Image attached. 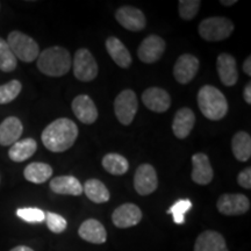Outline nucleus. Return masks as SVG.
<instances>
[{
	"instance_id": "f257e3e1",
	"label": "nucleus",
	"mask_w": 251,
	"mask_h": 251,
	"mask_svg": "<svg viewBox=\"0 0 251 251\" xmlns=\"http://www.w3.org/2000/svg\"><path fill=\"white\" fill-rule=\"evenodd\" d=\"M78 136L77 125L70 119L61 118L48 125L41 139L45 147L52 152H63L70 149Z\"/></svg>"
},
{
	"instance_id": "f03ea898",
	"label": "nucleus",
	"mask_w": 251,
	"mask_h": 251,
	"mask_svg": "<svg viewBox=\"0 0 251 251\" xmlns=\"http://www.w3.org/2000/svg\"><path fill=\"white\" fill-rule=\"evenodd\" d=\"M70 52L62 47H50L43 50L37 57L39 70L50 77L64 76L70 70Z\"/></svg>"
},
{
	"instance_id": "7ed1b4c3",
	"label": "nucleus",
	"mask_w": 251,
	"mask_h": 251,
	"mask_svg": "<svg viewBox=\"0 0 251 251\" xmlns=\"http://www.w3.org/2000/svg\"><path fill=\"white\" fill-rule=\"evenodd\" d=\"M198 105L202 114L212 121L221 120L228 112V102L224 93L212 85H205L199 90Z\"/></svg>"
},
{
	"instance_id": "20e7f679",
	"label": "nucleus",
	"mask_w": 251,
	"mask_h": 251,
	"mask_svg": "<svg viewBox=\"0 0 251 251\" xmlns=\"http://www.w3.org/2000/svg\"><path fill=\"white\" fill-rule=\"evenodd\" d=\"M9 48L13 52L17 59L30 63L39 57L40 48L35 40L30 36L21 33L19 30H13L8 34L7 41Z\"/></svg>"
},
{
	"instance_id": "39448f33",
	"label": "nucleus",
	"mask_w": 251,
	"mask_h": 251,
	"mask_svg": "<svg viewBox=\"0 0 251 251\" xmlns=\"http://www.w3.org/2000/svg\"><path fill=\"white\" fill-rule=\"evenodd\" d=\"M234 31V24L227 18L212 17L202 20L199 25V34L208 42H219L228 39Z\"/></svg>"
},
{
	"instance_id": "423d86ee",
	"label": "nucleus",
	"mask_w": 251,
	"mask_h": 251,
	"mask_svg": "<svg viewBox=\"0 0 251 251\" xmlns=\"http://www.w3.org/2000/svg\"><path fill=\"white\" fill-rule=\"evenodd\" d=\"M137 97L134 91L124 90L114 100V113L120 124L128 126L134 120L137 112Z\"/></svg>"
},
{
	"instance_id": "0eeeda50",
	"label": "nucleus",
	"mask_w": 251,
	"mask_h": 251,
	"mask_svg": "<svg viewBox=\"0 0 251 251\" xmlns=\"http://www.w3.org/2000/svg\"><path fill=\"white\" fill-rule=\"evenodd\" d=\"M74 74L80 81H91L98 76V64L89 49L81 48L76 51L74 58Z\"/></svg>"
},
{
	"instance_id": "6e6552de",
	"label": "nucleus",
	"mask_w": 251,
	"mask_h": 251,
	"mask_svg": "<svg viewBox=\"0 0 251 251\" xmlns=\"http://www.w3.org/2000/svg\"><path fill=\"white\" fill-rule=\"evenodd\" d=\"M158 186V179L153 166L150 164H142L137 168L134 177L135 191L140 196H149L155 192Z\"/></svg>"
},
{
	"instance_id": "1a4fd4ad",
	"label": "nucleus",
	"mask_w": 251,
	"mask_h": 251,
	"mask_svg": "<svg viewBox=\"0 0 251 251\" xmlns=\"http://www.w3.org/2000/svg\"><path fill=\"white\" fill-rule=\"evenodd\" d=\"M216 207L225 215H242L250 209V201L244 194H224L219 198Z\"/></svg>"
},
{
	"instance_id": "9d476101",
	"label": "nucleus",
	"mask_w": 251,
	"mask_h": 251,
	"mask_svg": "<svg viewBox=\"0 0 251 251\" xmlns=\"http://www.w3.org/2000/svg\"><path fill=\"white\" fill-rule=\"evenodd\" d=\"M165 41L158 35H149L146 37L139 47L137 55L141 62L152 64L159 61L164 54Z\"/></svg>"
},
{
	"instance_id": "9b49d317",
	"label": "nucleus",
	"mask_w": 251,
	"mask_h": 251,
	"mask_svg": "<svg viewBox=\"0 0 251 251\" xmlns=\"http://www.w3.org/2000/svg\"><path fill=\"white\" fill-rule=\"evenodd\" d=\"M115 19L122 27L130 31H140L146 27V17L141 9L133 6H122L115 12Z\"/></svg>"
},
{
	"instance_id": "f8f14e48",
	"label": "nucleus",
	"mask_w": 251,
	"mask_h": 251,
	"mask_svg": "<svg viewBox=\"0 0 251 251\" xmlns=\"http://www.w3.org/2000/svg\"><path fill=\"white\" fill-rule=\"evenodd\" d=\"M142 220V212L140 207L134 203H124L119 206L112 215V221L118 228L134 227Z\"/></svg>"
},
{
	"instance_id": "ddd939ff",
	"label": "nucleus",
	"mask_w": 251,
	"mask_h": 251,
	"mask_svg": "<svg viewBox=\"0 0 251 251\" xmlns=\"http://www.w3.org/2000/svg\"><path fill=\"white\" fill-rule=\"evenodd\" d=\"M199 70V59L191 54H184L176 62L174 76L179 84H187L196 77Z\"/></svg>"
},
{
	"instance_id": "4468645a",
	"label": "nucleus",
	"mask_w": 251,
	"mask_h": 251,
	"mask_svg": "<svg viewBox=\"0 0 251 251\" xmlns=\"http://www.w3.org/2000/svg\"><path fill=\"white\" fill-rule=\"evenodd\" d=\"M142 101L146 107L156 113L166 112L171 106L170 94L159 87H149L142 93Z\"/></svg>"
},
{
	"instance_id": "2eb2a0df",
	"label": "nucleus",
	"mask_w": 251,
	"mask_h": 251,
	"mask_svg": "<svg viewBox=\"0 0 251 251\" xmlns=\"http://www.w3.org/2000/svg\"><path fill=\"white\" fill-rule=\"evenodd\" d=\"M72 111L78 120L85 125L93 124L98 119V109L94 105L93 100L86 94H80L74 99Z\"/></svg>"
},
{
	"instance_id": "dca6fc26",
	"label": "nucleus",
	"mask_w": 251,
	"mask_h": 251,
	"mask_svg": "<svg viewBox=\"0 0 251 251\" xmlns=\"http://www.w3.org/2000/svg\"><path fill=\"white\" fill-rule=\"evenodd\" d=\"M216 68H218L220 80L225 86H234L237 83L238 72L236 61L233 56L227 52L220 54L216 61Z\"/></svg>"
},
{
	"instance_id": "f3484780",
	"label": "nucleus",
	"mask_w": 251,
	"mask_h": 251,
	"mask_svg": "<svg viewBox=\"0 0 251 251\" xmlns=\"http://www.w3.org/2000/svg\"><path fill=\"white\" fill-rule=\"evenodd\" d=\"M192 180L198 185H208L213 180L212 165L205 153L198 152L192 157Z\"/></svg>"
},
{
	"instance_id": "a211bd4d",
	"label": "nucleus",
	"mask_w": 251,
	"mask_h": 251,
	"mask_svg": "<svg viewBox=\"0 0 251 251\" xmlns=\"http://www.w3.org/2000/svg\"><path fill=\"white\" fill-rule=\"evenodd\" d=\"M194 251H229L225 237L218 231L206 230L198 236Z\"/></svg>"
},
{
	"instance_id": "6ab92c4d",
	"label": "nucleus",
	"mask_w": 251,
	"mask_h": 251,
	"mask_svg": "<svg viewBox=\"0 0 251 251\" xmlns=\"http://www.w3.org/2000/svg\"><path fill=\"white\" fill-rule=\"evenodd\" d=\"M196 124V115L192 109L184 107L176 113L174 122H172V130L176 137L183 140L190 135Z\"/></svg>"
},
{
	"instance_id": "aec40b11",
	"label": "nucleus",
	"mask_w": 251,
	"mask_h": 251,
	"mask_svg": "<svg viewBox=\"0 0 251 251\" xmlns=\"http://www.w3.org/2000/svg\"><path fill=\"white\" fill-rule=\"evenodd\" d=\"M78 234L84 241L93 244L105 243L106 238H107L105 227L100 224L98 220L94 219H89L84 221L79 227Z\"/></svg>"
},
{
	"instance_id": "412c9836",
	"label": "nucleus",
	"mask_w": 251,
	"mask_h": 251,
	"mask_svg": "<svg viewBox=\"0 0 251 251\" xmlns=\"http://www.w3.org/2000/svg\"><path fill=\"white\" fill-rule=\"evenodd\" d=\"M24 126L15 117H8L0 125V144L1 146H13L23 135Z\"/></svg>"
},
{
	"instance_id": "4be33fe9",
	"label": "nucleus",
	"mask_w": 251,
	"mask_h": 251,
	"mask_svg": "<svg viewBox=\"0 0 251 251\" xmlns=\"http://www.w3.org/2000/svg\"><path fill=\"white\" fill-rule=\"evenodd\" d=\"M50 188L57 194H68V196H80L83 193V186L74 176H61L50 181Z\"/></svg>"
},
{
	"instance_id": "5701e85b",
	"label": "nucleus",
	"mask_w": 251,
	"mask_h": 251,
	"mask_svg": "<svg viewBox=\"0 0 251 251\" xmlns=\"http://www.w3.org/2000/svg\"><path fill=\"white\" fill-rule=\"evenodd\" d=\"M106 49L111 56L113 61H114L120 68L127 69L131 64V56L128 49L126 48L124 43L117 37L111 36L106 40Z\"/></svg>"
},
{
	"instance_id": "b1692460",
	"label": "nucleus",
	"mask_w": 251,
	"mask_h": 251,
	"mask_svg": "<svg viewBox=\"0 0 251 251\" xmlns=\"http://www.w3.org/2000/svg\"><path fill=\"white\" fill-rule=\"evenodd\" d=\"M37 149V143L34 139H24L21 141L15 142L13 146L11 147L8 151L9 158L13 162L20 163L24 161H27L28 158H30L34 155Z\"/></svg>"
},
{
	"instance_id": "393cba45",
	"label": "nucleus",
	"mask_w": 251,
	"mask_h": 251,
	"mask_svg": "<svg viewBox=\"0 0 251 251\" xmlns=\"http://www.w3.org/2000/svg\"><path fill=\"white\" fill-rule=\"evenodd\" d=\"M25 178L34 184H43L52 176V168L46 163L34 162L26 166L24 171Z\"/></svg>"
},
{
	"instance_id": "a878e982",
	"label": "nucleus",
	"mask_w": 251,
	"mask_h": 251,
	"mask_svg": "<svg viewBox=\"0 0 251 251\" xmlns=\"http://www.w3.org/2000/svg\"><path fill=\"white\" fill-rule=\"evenodd\" d=\"M231 149L235 158L240 162L249 161L251 157V137L246 131H238L231 140Z\"/></svg>"
},
{
	"instance_id": "bb28decb",
	"label": "nucleus",
	"mask_w": 251,
	"mask_h": 251,
	"mask_svg": "<svg viewBox=\"0 0 251 251\" xmlns=\"http://www.w3.org/2000/svg\"><path fill=\"white\" fill-rule=\"evenodd\" d=\"M83 192L86 194L91 201L96 203L107 202L109 200V192L102 181L98 179H89L84 185Z\"/></svg>"
},
{
	"instance_id": "cd10ccee",
	"label": "nucleus",
	"mask_w": 251,
	"mask_h": 251,
	"mask_svg": "<svg viewBox=\"0 0 251 251\" xmlns=\"http://www.w3.org/2000/svg\"><path fill=\"white\" fill-rule=\"evenodd\" d=\"M102 166L108 174L114 176L125 175L129 169V163L119 153H107L102 158Z\"/></svg>"
},
{
	"instance_id": "c85d7f7f",
	"label": "nucleus",
	"mask_w": 251,
	"mask_h": 251,
	"mask_svg": "<svg viewBox=\"0 0 251 251\" xmlns=\"http://www.w3.org/2000/svg\"><path fill=\"white\" fill-rule=\"evenodd\" d=\"M18 59L15 57L8 43L0 37V70L11 72L17 68Z\"/></svg>"
},
{
	"instance_id": "c756f323",
	"label": "nucleus",
	"mask_w": 251,
	"mask_h": 251,
	"mask_svg": "<svg viewBox=\"0 0 251 251\" xmlns=\"http://www.w3.org/2000/svg\"><path fill=\"white\" fill-rule=\"evenodd\" d=\"M21 89H23V85L17 79L8 81L5 85L0 86V105L13 101L20 94Z\"/></svg>"
},
{
	"instance_id": "7c9ffc66",
	"label": "nucleus",
	"mask_w": 251,
	"mask_h": 251,
	"mask_svg": "<svg viewBox=\"0 0 251 251\" xmlns=\"http://www.w3.org/2000/svg\"><path fill=\"white\" fill-rule=\"evenodd\" d=\"M192 208V202L188 199H180L170 207L168 213L174 216L175 224L183 225L185 222V214Z\"/></svg>"
},
{
	"instance_id": "2f4dec72",
	"label": "nucleus",
	"mask_w": 251,
	"mask_h": 251,
	"mask_svg": "<svg viewBox=\"0 0 251 251\" xmlns=\"http://www.w3.org/2000/svg\"><path fill=\"white\" fill-rule=\"evenodd\" d=\"M201 2L199 0H180L178 2V11L179 15L184 20H192L199 12Z\"/></svg>"
},
{
	"instance_id": "473e14b6",
	"label": "nucleus",
	"mask_w": 251,
	"mask_h": 251,
	"mask_svg": "<svg viewBox=\"0 0 251 251\" xmlns=\"http://www.w3.org/2000/svg\"><path fill=\"white\" fill-rule=\"evenodd\" d=\"M17 215L29 224H40L46 219V213L40 208H19Z\"/></svg>"
},
{
	"instance_id": "72a5a7b5",
	"label": "nucleus",
	"mask_w": 251,
	"mask_h": 251,
	"mask_svg": "<svg viewBox=\"0 0 251 251\" xmlns=\"http://www.w3.org/2000/svg\"><path fill=\"white\" fill-rule=\"evenodd\" d=\"M45 221L47 222L49 230H51L55 234H61L67 229L68 222L63 216L56 214V213L48 212L46 213V219Z\"/></svg>"
},
{
	"instance_id": "f704fd0d",
	"label": "nucleus",
	"mask_w": 251,
	"mask_h": 251,
	"mask_svg": "<svg viewBox=\"0 0 251 251\" xmlns=\"http://www.w3.org/2000/svg\"><path fill=\"white\" fill-rule=\"evenodd\" d=\"M237 183L240 186L247 190L251 188V168L248 166L247 169H244L242 172H240V175L237 176Z\"/></svg>"
},
{
	"instance_id": "c9c22d12",
	"label": "nucleus",
	"mask_w": 251,
	"mask_h": 251,
	"mask_svg": "<svg viewBox=\"0 0 251 251\" xmlns=\"http://www.w3.org/2000/svg\"><path fill=\"white\" fill-rule=\"evenodd\" d=\"M243 98L246 100V102L248 105H250L251 103V84L248 83L247 86L244 87V91H243Z\"/></svg>"
},
{
	"instance_id": "e433bc0d",
	"label": "nucleus",
	"mask_w": 251,
	"mask_h": 251,
	"mask_svg": "<svg viewBox=\"0 0 251 251\" xmlns=\"http://www.w3.org/2000/svg\"><path fill=\"white\" fill-rule=\"evenodd\" d=\"M243 71L246 72L248 76H251V57L250 56L243 62Z\"/></svg>"
},
{
	"instance_id": "4c0bfd02",
	"label": "nucleus",
	"mask_w": 251,
	"mask_h": 251,
	"mask_svg": "<svg viewBox=\"0 0 251 251\" xmlns=\"http://www.w3.org/2000/svg\"><path fill=\"white\" fill-rule=\"evenodd\" d=\"M9 251H34V250L31 249V248H29V247H26V246H19V247H15V248H13V249L9 250Z\"/></svg>"
},
{
	"instance_id": "58836bf2",
	"label": "nucleus",
	"mask_w": 251,
	"mask_h": 251,
	"mask_svg": "<svg viewBox=\"0 0 251 251\" xmlns=\"http://www.w3.org/2000/svg\"><path fill=\"white\" fill-rule=\"evenodd\" d=\"M221 5H224V6H233V5H235L236 4V0H221Z\"/></svg>"
}]
</instances>
